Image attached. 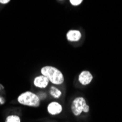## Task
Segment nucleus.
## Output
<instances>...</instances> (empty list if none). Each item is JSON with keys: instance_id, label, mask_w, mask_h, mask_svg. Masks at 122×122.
I'll use <instances>...</instances> for the list:
<instances>
[{"instance_id": "obj_5", "label": "nucleus", "mask_w": 122, "mask_h": 122, "mask_svg": "<svg viewBox=\"0 0 122 122\" xmlns=\"http://www.w3.org/2000/svg\"><path fill=\"white\" fill-rule=\"evenodd\" d=\"M48 111L51 115H57L62 111V107L59 102H52L48 106Z\"/></svg>"}, {"instance_id": "obj_2", "label": "nucleus", "mask_w": 122, "mask_h": 122, "mask_svg": "<svg viewBox=\"0 0 122 122\" xmlns=\"http://www.w3.org/2000/svg\"><path fill=\"white\" fill-rule=\"evenodd\" d=\"M18 101L21 105L31 107H38L40 103L39 97L30 92L21 94L18 98Z\"/></svg>"}, {"instance_id": "obj_11", "label": "nucleus", "mask_w": 122, "mask_h": 122, "mask_svg": "<svg viewBox=\"0 0 122 122\" xmlns=\"http://www.w3.org/2000/svg\"><path fill=\"white\" fill-rule=\"evenodd\" d=\"M5 99L3 97H2L1 96H0V105H3L5 103Z\"/></svg>"}, {"instance_id": "obj_10", "label": "nucleus", "mask_w": 122, "mask_h": 122, "mask_svg": "<svg viewBox=\"0 0 122 122\" xmlns=\"http://www.w3.org/2000/svg\"><path fill=\"white\" fill-rule=\"evenodd\" d=\"M70 3L74 6H77L82 3L83 0H70Z\"/></svg>"}, {"instance_id": "obj_1", "label": "nucleus", "mask_w": 122, "mask_h": 122, "mask_svg": "<svg viewBox=\"0 0 122 122\" xmlns=\"http://www.w3.org/2000/svg\"><path fill=\"white\" fill-rule=\"evenodd\" d=\"M41 73L46 76L52 83L56 85H60L64 82V75L60 70L51 66H43L41 69Z\"/></svg>"}, {"instance_id": "obj_8", "label": "nucleus", "mask_w": 122, "mask_h": 122, "mask_svg": "<svg viewBox=\"0 0 122 122\" xmlns=\"http://www.w3.org/2000/svg\"><path fill=\"white\" fill-rule=\"evenodd\" d=\"M50 94L54 98H59L61 96V92L58 89V88H56V87L52 86L51 88V90H50Z\"/></svg>"}, {"instance_id": "obj_12", "label": "nucleus", "mask_w": 122, "mask_h": 122, "mask_svg": "<svg viewBox=\"0 0 122 122\" xmlns=\"http://www.w3.org/2000/svg\"><path fill=\"white\" fill-rule=\"evenodd\" d=\"M10 1V0H0V3H2V4H7Z\"/></svg>"}, {"instance_id": "obj_9", "label": "nucleus", "mask_w": 122, "mask_h": 122, "mask_svg": "<svg viewBox=\"0 0 122 122\" xmlns=\"http://www.w3.org/2000/svg\"><path fill=\"white\" fill-rule=\"evenodd\" d=\"M5 122H20V118L17 116H10L7 118Z\"/></svg>"}, {"instance_id": "obj_6", "label": "nucleus", "mask_w": 122, "mask_h": 122, "mask_svg": "<svg viewBox=\"0 0 122 122\" xmlns=\"http://www.w3.org/2000/svg\"><path fill=\"white\" fill-rule=\"evenodd\" d=\"M48 82H49V80L46 76H44L42 75L40 76L36 77L34 80L35 86L38 88H42L47 87V86L48 85Z\"/></svg>"}, {"instance_id": "obj_3", "label": "nucleus", "mask_w": 122, "mask_h": 122, "mask_svg": "<svg viewBox=\"0 0 122 122\" xmlns=\"http://www.w3.org/2000/svg\"><path fill=\"white\" fill-rule=\"evenodd\" d=\"M71 109L73 114L77 116L81 115L82 112L87 113L89 111V106L86 104V102L84 98L77 97L72 102Z\"/></svg>"}, {"instance_id": "obj_7", "label": "nucleus", "mask_w": 122, "mask_h": 122, "mask_svg": "<svg viewBox=\"0 0 122 122\" xmlns=\"http://www.w3.org/2000/svg\"><path fill=\"white\" fill-rule=\"evenodd\" d=\"M66 38L70 42H77L81 38V33L77 30H70L66 34Z\"/></svg>"}, {"instance_id": "obj_4", "label": "nucleus", "mask_w": 122, "mask_h": 122, "mask_svg": "<svg viewBox=\"0 0 122 122\" xmlns=\"http://www.w3.org/2000/svg\"><path fill=\"white\" fill-rule=\"evenodd\" d=\"M92 79H93V76L90 73V72H88V71L81 72V74L79 75V77H78V80H79L80 83L84 86L89 84L92 82Z\"/></svg>"}]
</instances>
